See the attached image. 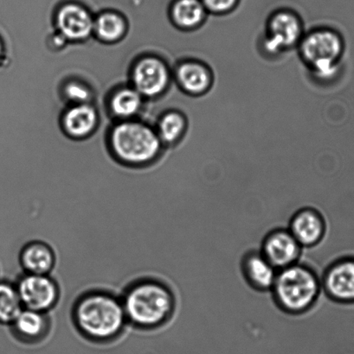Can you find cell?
<instances>
[{
    "label": "cell",
    "instance_id": "14",
    "mask_svg": "<svg viewBox=\"0 0 354 354\" xmlns=\"http://www.w3.org/2000/svg\"><path fill=\"white\" fill-rule=\"evenodd\" d=\"M175 79L182 91L196 97L206 95L213 84L211 69L196 59L180 62L175 71Z\"/></svg>",
    "mask_w": 354,
    "mask_h": 354
},
{
    "label": "cell",
    "instance_id": "4",
    "mask_svg": "<svg viewBox=\"0 0 354 354\" xmlns=\"http://www.w3.org/2000/svg\"><path fill=\"white\" fill-rule=\"evenodd\" d=\"M301 60L315 77L330 81L339 72L345 44L342 35L329 28H317L304 34L298 44Z\"/></svg>",
    "mask_w": 354,
    "mask_h": 354
},
{
    "label": "cell",
    "instance_id": "21",
    "mask_svg": "<svg viewBox=\"0 0 354 354\" xmlns=\"http://www.w3.org/2000/svg\"><path fill=\"white\" fill-rule=\"evenodd\" d=\"M23 308L15 284L0 282V324L10 325Z\"/></svg>",
    "mask_w": 354,
    "mask_h": 354
},
{
    "label": "cell",
    "instance_id": "15",
    "mask_svg": "<svg viewBox=\"0 0 354 354\" xmlns=\"http://www.w3.org/2000/svg\"><path fill=\"white\" fill-rule=\"evenodd\" d=\"M10 326L17 339L34 344L46 338L50 332L51 322L47 313L24 308Z\"/></svg>",
    "mask_w": 354,
    "mask_h": 354
},
{
    "label": "cell",
    "instance_id": "8",
    "mask_svg": "<svg viewBox=\"0 0 354 354\" xmlns=\"http://www.w3.org/2000/svg\"><path fill=\"white\" fill-rule=\"evenodd\" d=\"M322 291L341 304L354 303V258L343 257L333 262L321 277Z\"/></svg>",
    "mask_w": 354,
    "mask_h": 354
},
{
    "label": "cell",
    "instance_id": "2",
    "mask_svg": "<svg viewBox=\"0 0 354 354\" xmlns=\"http://www.w3.org/2000/svg\"><path fill=\"white\" fill-rule=\"evenodd\" d=\"M121 301L127 322L141 329H154L166 324L176 308L175 292L157 279H142L132 284Z\"/></svg>",
    "mask_w": 354,
    "mask_h": 354
},
{
    "label": "cell",
    "instance_id": "5",
    "mask_svg": "<svg viewBox=\"0 0 354 354\" xmlns=\"http://www.w3.org/2000/svg\"><path fill=\"white\" fill-rule=\"evenodd\" d=\"M111 145L121 160L141 165L151 161L158 155L161 140L150 127L127 121L114 128Z\"/></svg>",
    "mask_w": 354,
    "mask_h": 354
},
{
    "label": "cell",
    "instance_id": "9",
    "mask_svg": "<svg viewBox=\"0 0 354 354\" xmlns=\"http://www.w3.org/2000/svg\"><path fill=\"white\" fill-rule=\"evenodd\" d=\"M303 248L289 229L279 227L266 234L260 252L279 270L299 262Z\"/></svg>",
    "mask_w": 354,
    "mask_h": 354
},
{
    "label": "cell",
    "instance_id": "10",
    "mask_svg": "<svg viewBox=\"0 0 354 354\" xmlns=\"http://www.w3.org/2000/svg\"><path fill=\"white\" fill-rule=\"evenodd\" d=\"M169 69L164 62L156 57L143 58L132 74L134 89L141 96L156 97L165 91L170 83Z\"/></svg>",
    "mask_w": 354,
    "mask_h": 354
},
{
    "label": "cell",
    "instance_id": "6",
    "mask_svg": "<svg viewBox=\"0 0 354 354\" xmlns=\"http://www.w3.org/2000/svg\"><path fill=\"white\" fill-rule=\"evenodd\" d=\"M303 36V20L296 12L276 10L267 20L263 47L269 55H280L298 46Z\"/></svg>",
    "mask_w": 354,
    "mask_h": 354
},
{
    "label": "cell",
    "instance_id": "7",
    "mask_svg": "<svg viewBox=\"0 0 354 354\" xmlns=\"http://www.w3.org/2000/svg\"><path fill=\"white\" fill-rule=\"evenodd\" d=\"M24 308L47 313L55 306L60 290L48 275L26 274L15 284Z\"/></svg>",
    "mask_w": 354,
    "mask_h": 354
},
{
    "label": "cell",
    "instance_id": "11",
    "mask_svg": "<svg viewBox=\"0 0 354 354\" xmlns=\"http://www.w3.org/2000/svg\"><path fill=\"white\" fill-rule=\"evenodd\" d=\"M91 14L81 3L67 2L59 7L55 24L62 37L71 41H82L94 31Z\"/></svg>",
    "mask_w": 354,
    "mask_h": 354
},
{
    "label": "cell",
    "instance_id": "12",
    "mask_svg": "<svg viewBox=\"0 0 354 354\" xmlns=\"http://www.w3.org/2000/svg\"><path fill=\"white\" fill-rule=\"evenodd\" d=\"M287 229L303 248L319 244L326 234V222L315 208L305 207L290 218Z\"/></svg>",
    "mask_w": 354,
    "mask_h": 354
},
{
    "label": "cell",
    "instance_id": "3",
    "mask_svg": "<svg viewBox=\"0 0 354 354\" xmlns=\"http://www.w3.org/2000/svg\"><path fill=\"white\" fill-rule=\"evenodd\" d=\"M320 277L301 263L279 270L272 294L281 310L290 314H303L313 307L320 297Z\"/></svg>",
    "mask_w": 354,
    "mask_h": 354
},
{
    "label": "cell",
    "instance_id": "13",
    "mask_svg": "<svg viewBox=\"0 0 354 354\" xmlns=\"http://www.w3.org/2000/svg\"><path fill=\"white\" fill-rule=\"evenodd\" d=\"M240 266L249 286L265 292L272 291L278 270L262 254L260 248L248 249L242 256Z\"/></svg>",
    "mask_w": 354,
    "mask_h": 354
},
{
    "label": "cell",
    "instance_id": "1",
    "mask_svg": "<svg viewBox=\"0 0 354 354\" xmlns=\"http://www.w3.org/2000/svg\"><path fill=\"white\" fill-rule=\"evenodd\" d=\"M73 320L85 338L100 343L118 338L127 322L121 299L105 291H91L78 298Z\"/></svg>",
    "mask_w": 354,
    "mask_h": 354
},
{
    "label": "cell",
    "instance_id": "24",
    "mask_svg": "<svg viewBox=\"0 0 354 354\" xmlns=\"http://www.w3.org/2000/svg\"><path fill=\"white\" fill-rule=\"evenodd\" d=\"M66 98L75 105L87 104L90 99V91L87 86L79 82H69L64 88Z\"/></svg>",
    "mask_w": 354,
    "mask_h": 354
},
{
    "label": "cell",
    "instance_id": "18",
    "mask_svg": "<svg viewBox=\"0 0 354 354\" xmlns=\"http://www.w3.org/2000/svg\"><path fill=\"white\" fill-rule=\"evenodd\" d=\"M64 129L76 138H82L91 133L97 123V113L93 106L87 104L74 105L64 116Z\"/></svg>",
    "mask_w": 354,
    "mask_h": 354
},
{
    "label": "cell",
    "instance_id": "17",
    "mask_svg": "<svg viewBox=\"0 0 354 354\" xmlns=\"http://www.w3.org/2000/svg\"><path fill=\"white\" fill-rule=\"evenodd\" d=\"M169 12L175 26L186 31L202 26L208 16L200 0H172Z\"/></svg>",
    "mask_w": 354,
    "mask_h": 354
},
{
    "label": "cell",
    "instance_id": "16",
    "mask_svg": "<svg viewBox=\"0 0 354 354\" xmlns=\"http://www.w3.org/2000/svg\"><path fill=\"white\" fill-rule=\"evenodd\" d=\"M20 263L26 274L48 275L55 265V252L46 243H28L21 250Z\"/></svg>",
    "mask_w": 354,
    "mask_h": 354
},
{
    "label": "cell",
    "instance_id": "19",
    "mask_svg": "<svg viewBox=\"0 0 354 354\" xmlns=\"http://www.w3.org/2000/svg\"><path fill=\"white\" fill-rule=\"evenodd\" d=\"M126 27L123 17L111 10L99 14L94 21V31L100 40L107 43L116 41L123 37Z\"/></svg>",
    "mask_w": 354,
    "mask_h": 354
},
{
    "label": "cell",
    "instance_id": "23",
    "mask_svg": "<svg viewBox=\"0 0 354 354\" xmlns=\"http://www.w3.org/2000/svg\"><path fill=\"white\" fill-rule=\"evenodd\" d=\"M208 14L224 16L234 12L240 0H200Z\"/></svg>",
    "mask_w": 354,
    "mask_h": 354
},
{
    "label": "cell",
    "instance_id": "20",
    "mask_svg": "<svg viewBox=\"0 0 354 354\" xmlns=\"http://www.w3.org/2000/svg\"><path fill=\"white\" fill-rule=\"evenodd\" d=\"M141 93L134 88H124L118 90L111 99V111L121 119L134 116L141 109Z\"/></svg>",
    "mask_w": 354,
    "mask_h": 354
},
{
    "label": "cell",
    "instance_id": "25",
    "mask_svg": "<svg viewBox=\"0 0 354 354\" xmlns=\"http://www.w3.org/2000/svg\"><path fill=\"white\" fill-rule=\"evenodd\" d=\"M3 54V46L1 41H0V58H1Z\"/></svg>",
    "mask_w": 354,
    "mask_h": 354
},
{
    "label": "cell",
    "instance_id": "22",
    "mask_svg": "<svg viewBox=\"0 0 354 354\" xmlns=\"http://www.w3.org/2000/svg\"><path fill=\"white\" fill-rule=\"evenodd\" d=\"M186 128V118L182 113L171 111L159 120L157 134L161 142L175 144L185 134Z\"/></svg>",
    "mask_w": 354,
    "mask_h": 354
}]
</instances>
